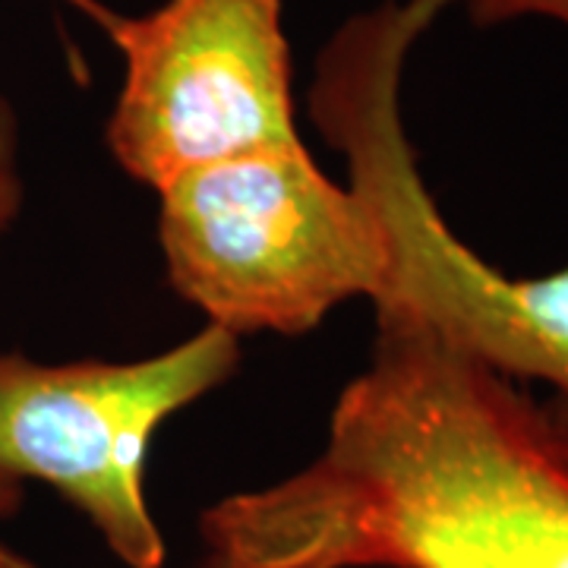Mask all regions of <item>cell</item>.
Returning <instances> with one entry per match:
<instances>
[{
  "label": "cell",
  "instance_id": "obj_4",
  "mask_svg": "<svg viewBox=\"0 0 568 568\" xmlns=\"http://www.w3.org/2000/svg\"><path fill=\"white\" fill-rule=\"evenodd\" d=\"M237 364L241 338L215 323L126 364H39L0 351V465L58 489L126 568H162L145 455L168 417L227 383Z\"/></svg>",
  "mask_w": 568,
  "mask_h": 568
},
{
  "label": "cell",
  "instance_id": "obj_2",
  "mask_svg": "<svg viewBox=\"0 0 568 568\" xmlns=\"http://www.w3.org/2000/svg\"><path fill=\"white\" fill-rule=\"evenodd\" d=\"M410 51L386 32L325 44L310 114L347 162V183L386 237V278L373 310L420 323L508 379L544 383L568 424V265L508 275L467 246L429 193L407 136L402 85Z\"/></svg>",
  "mask_w": 568,
  "mask_h": 568
},
{
  "label": "cell",
  "instance_id": "obj_8",
  "mask_svg": "<svg viewBox=\"0 0 568 568\" xmlns=\"http://www.w3.org/2000/svg\"><path fill=\"white\" fill-rule=\"evenodd\" d=\"M61 3H67V7H73L77 13H82L85 20H92L99 29H102L104 36L114 29V22H118V10H111L108 3H102V0H61Z\"/></svg>",
  "mask_w": 568,
  "mask_h": 568
},
{
  "label": "cell",
  "instance_id": "obj_9",
  "mask_svg": "<svg viewBox=\"0 0 568 568\" xmlns=\"http://www.w3.org/2000/svg\"><path fill=\"white\" fill-rule=\"evenodd\" d=\"M22 506V480H17L7 467L0 465V518L20 511Z\"/></svg>",
  "mask_w": 568,
  "mask_h": 568
},
{
  "label": "cell",
  "instance_id": "obj_7",
  "mask_svg": "<svg viewBox=\"0 0 568 568\" xmlns=\"http://www.w3.org/2000/svg\"><path fill=\"white\" fill-rule=\"evenodd\" d=\"M455 7L480 29L518 20H552L568 29V0H455Z\"/></svg>",
  "mask_w": 568,
  "mask_h": 568
},
{
  "label": "cell",
  "instance_id": "obj_1",
  "mask_svg": "<svg viewBox=\"0 0 568 568\" xmlns=\"http://www.w3.org/2000/svg\"><path fill=\"white\" fill-rule=\"evenodd\" d=\"M200 568H568V424L552 402L376 310L323 452L200 518Z\"/></svg>",
  "mask_w": 568,
  "mask_h": 568
},
{
  "label": "cell",
  "instance_id": "obj_5",
  "mask_svg": "<svg viewBox=\"0 0 568 568\" xmlns=\"http://www.w3.org/2000/svg\"><path fill=\"white\" fill-rule=\"evenodd\" d=\"M123 82L104 142L152 190L186 171L297 145L282 0H162L108 32Z\"/></svg>",
  "mask_w": 568,
  "mask_h": 568
},
{
  "label": "cell",
  "instance_id": "obj_3",
  "mask_svg": "<svg viewBox=\"0 0 568 568\" xmlns=\"http://www.w3.org/2000/svg\"><path fill=\"white\" fill-rule=\"evenodd\" d=\"M155 193L168 282L237 338L304 335L335 306L383 291L373 205L304 142L186 171Z\"/></svg>",
  "mask_w": 568,
  "mask_h": 568
},
{
  "label": "cell",
  "instance_id": "obj_6",
  "mask_svg": "<svg viewBox=\"0 0 568 568\" xmlns=\"http://www.w3.org/2000/svg\"><path fill=\"white\" fill-rule=\"evenodd\" d=\"M26 186L20 171V118L10 99L0 95V241L20 219Z\"/></svg>",
  "mask_w": 568,
  "mask_h": 568
},
{
  "label": "cell",
  "instance_id": "obj_10",
  "mask_svg": "<svg viewBox=\"0 0 568 568\" xmlns=\"http://www.w3.org/2000/svg\"><path fill=\"white\" fill-rule=\"evenodd\" d=\"M0 568H39L32 559H26L22 552H17V549L3 547L0 544Z\"/></svg>",
  "mask_w": 568,
  "mask_h": 568
}]
</instances>
